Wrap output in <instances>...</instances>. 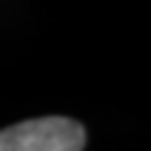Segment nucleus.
Wrapping results in <instances>:
<instances>
[{
    "mask_svg": "<svg viewBox=\"0 0 151 151\" xmlns=\"http://www.w3.org/2000/svg\"><path fill=\"white\" fill-rule=\"evenodd\" d=\"M85 145V127L65 116L24 120L0 131V151H80Z\"/></svg>",
    "mask_w": 151,
    "mask_h": 151,
    "instance_id": "f257e3e1",
    "label": "nucleus"
}]
</instances>
